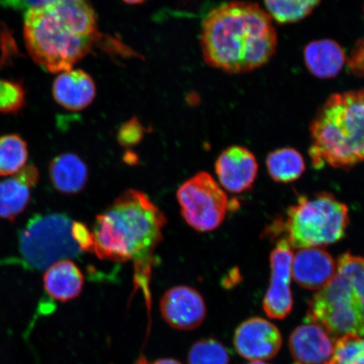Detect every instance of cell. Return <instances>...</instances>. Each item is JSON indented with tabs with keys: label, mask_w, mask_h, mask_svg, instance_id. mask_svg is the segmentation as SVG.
Wrapping results in <instances>:
<instances>
[{
	"label": "cell",
	"mask_w": 364,
	"mask_h": 364,
	"mask_svg": "<svg viewBox=\"0 0 364 364\" xmlns=\"http://www.w3.org/2000/svg\"><path fill=\"white\" fill-rule=\"evenodd\" d=\"M215 172L221 186L232 193H244L252 188L258 173V163L247 148L235 145L220 154Z\"/></svg>",
	"instance_id": "cell-12"
},
{
	"label": "cell",
	"mask_w": 364,
	"mask_h": 364,
	"mask_svg": "<svg viewBox=\"0 0 364 364\" xmlns=\"http://www.w3.org/2000/svg\"><path fill=\"white\" fill-rule=\"evenodd\" d=\"M26 141L18 134L0 136V176L15 175L28 159Z\"/></svg>",
	"instance_id": "cell-21"
},
{
	"label": "cell",
	"mask_w": 364,
	"mask_h": 364,
	"mask_svg": "<svg viewBox=\"0 0 364 364\" xmlns=\"http://www.w3.org/2000/svg\"><path fill=\"white\" fill-rule=\"evenodd\" d=\"M248 364H267V363H264L262 361H252V363H250Z\"/></svg>",
	"instance_id": "cell-32"
},
{
	"label": "cell",
	"mask_w": 364,
	"mask_h": 364,
	"mask_svg": "<svg viewBox=\"0 0 364 364\" xmlns=\"http://www.w3.org/2000/svg\"><path fill=\"white\" fill-rule=\"evenodd\" d=\"M144 136V127L139 121L134 117L121 127L118 140L124 146H131L140 142Z\"/></svg>",
	"instance_id": "cell-26"
},
{
	"label": "cell",
	"mask_w": 364,
	"mask_h": 364,
	"mask_svg": "<svg viewBox=\"0 0 364 364\" xmlns=\"http://www.w3.org/2000/svg\"><path fill=\"white\" fill-rule=\"evenodd\" d=\"M53 1L56 0H0V6L13 10L28 11L31 9L43 6Z\"/></svg>",
	"instance_id": "cell-29"
},
{
	"label": "cell",
	"mask_w": 364,
	"mask_h": 364,
	"mask_svg": "<svg viewBox=\"0 0 364 364\" xmlns=\"http://www.w3.org/2000/svg\"><path fill=\"white\" fill-rule=\"evenodd\" d=\"M272 18L257 4L230 1L205 18L201 33L204 61L229 74L261 68L274 56L277 35Z\"/></svg>",
	"instance_id": "cell-1"
},
{
	"label": "cell",
	"mask_w": 364,
	"mask_h": 364,
	"mask_svg": "<svg viewBox=\"0 0 364 364\" xmlns=\"http://www.w3.org/2000/svg\"><path fill=\"white\" fill-rule=\"evenodd\" d=\"M289 347L294 364H326L333 354L335 343L322 326L306 322L292 332Z\"/></svg>",
	"instance_id": "cell-13"
},
{
	"label": "cell",
	"mask_w": 364,
	"mask_h": 364,
	"mask_svg": "<svg viewBox=\"0 0 364 364\" xmlns=\"http://www.w3.org/2000/svg\"><path fill=\"white\" fill-rule=\"evenodd\" d=\"M348 208L327 193L300 197L281 222L268 230L272 237L284 235L293 249L321 247L338 242L349 225Z\"/></svg>",
	"instance_id": "cell-6"
},
{
	"label": "cell",
	"mask_w": 364,
	"mask_h": 364,
	"mask_svg": "<svg viewBox=\"0 0 364 364\" xmlns=\"http://www.w3.org/2000/svg\"><path fill=\"white\" fill-rule=\"evenodd\" d=\"M99 36L97 14L87 0H56L26 12V48L36 65L53 74L72 70Z\"/></svg>",
	"instance_id": "cell-3"
},
{
	"label": "cell",
	"mask_w": 364,
	"mask_h": 364,
	"mask_svg": "<svg viewBox=\"0 0 364 364\" xmlns=\"http://www.w3.org/2000/svg\"><path fill=\"white\" fill-rule=\"evenodd\" d=\"M292 249L288 241L280 239L270 256L271 281L264 297L263 309L268 316L277 320H284L293 308Z\"/></svg>",
	"instance_id": "cell-9"
},
{
	"label": "cell",
	"mask_w": 364,
	"mask_h": 364,
	"mask_svg": "<svg viewBox=\"0 0 364 364\" xmlns=\"http://www.w3.org/2000/svg\"><path fill=\"white\" fill-rule=\"evenodd\" d=\"M73 222L62 213L31 218L19 235L20 252L25 262L36 269L83 252L72 234Z\"/></svg>",
	"instance_id": "cell-7"
},
{
	"label": "cell",
	"mask_w": 364,
	"mask_h": 364,
	"mask_svg": "<svg viewBox=\"0 0 364 364\" xmlns=\"http://www.w3.org/2000/svg\"><path fill=\"white\" fill-rule=\"evenodd\" d=\"M161 316L172 328L192 331L203 324L207 308L201 294L188 286L167 290L159 302Z\"/></svg>",
	"instance_id": "cell-10"
},
{
	"label": "cell",
	"mask_w": 364,
	"mask_h": 364,
	"mask_svg": "<svg viewBox=\"0 0 364 364\" xmlns=\"http://www.w3.org/2000/svg\"><path fill=\"white\" fill-rule=\"evenodd\" d=\"M72 234L76 243L78 244L82 252H92L93 236L84 224L80 222H73Z\"/></svg>",
	"instance_id": "cell-28"
},
{
	"label": "cell",
	"mask_w": 364,
	"mask_h": 364,
	"mask_svg": "<svg viewBox=\"0 0 364 364\" xmlns=\"http://www.w3.org/2000/svg\"><path fill=\"white\" fill-rule=\"evenodd\" d=\"M38 179V169L29 166L23 167L12 178L0 181V218L13 222L25 210L31 190Z\"/></svg>",
	"instance_id": "cell-16"
},
{
	"label": "cell",
	"mask_w": 364,
	"mask_h": 364,
	"mask_svg": "<svg viewBox=\"0 0 364 364\" xmlns=\"http://www.w3.org/2000/svg\"><path fill=\"white\" fill-rule=\"evenodd\" d=\"M43 282L49 296L58 301L67 302L79 297L83 290L85 279L79 267L66 259L49 266Z\"/></svg>",
	"instance_id": "cell-18"
},
{
	"label": "cell",
	"mask_w": 364,
	"mask_h": 364,
	"mask_svg": "<svg viewBox=\"0 0 364 364\" xmlns=\"http://www.w3.org/2000/svg\"><path fill=\"white\" fill-rule=\"evenodd\" d=\"M266 165L271 178L279 183L297 181L306 168L302 154L293 148H282L271 152Z\"/></svg>",
	"instance_id": "cell-20"
},
{
	"label": "cell",
	"mask_w": 364,
	"mask_h": 364,
	"mask_svg": "<svg viewBox=\"0 0 364 364\" xmlns=\"http://www.w3.org/2000/svg\"><path fill=\"white\" fill-rule=\"evenodd\" d=\"M166 223L146 195L127 190L97 217L92 252L102 260L133 262L136 283L147 290L154 253Z\"/></svg>",
	"instance_id": "cell-2"
},
{
	"label": "cell",
	"mask_w": 364,
	"mask_h": 364,
	"mask_svg": "<svg viewBox=\"0 0 364 364\" xmlns=\"http://www.w3.org/2000/svg\"><path fill=\"white\" fill-rule=\"evenodd\" d=\"M347 61L350 72L364 78V36L355 43Z\"/></svg>",
	"instance_id": "cell-27"
},
{
	"label": "cell",
	"mask_w": 364,
	"mask_h": 364,
	"mask_svg": "<svg viewBox=\"0 0 364 364\" xmlns=\"http://www.w3.org/2000/svg\"><path fill=\"white\" fill-rule=\"evenodd\" d=\"M25 101V90L19 83L0 80V112L16 114Z\"/></svg>",
	"instance_id": "cell-25"
},
{
	"label": "cell",
	"mask_w": 364,
	"mask_h": 364,
	"mask_svg": "<svg viewBox=\"0 0 364 364\" xmlns=\"http://www.w3.org/2000/svg\"><path fill=\"white\" fill-rule=\"evenodd\" d=\"M304 58L309 71L318 79L338 76L347 60L341 46L330 39L309 43L304 48Z\"/></svg>",
	"instance_id": "cell-17"
},
{
	"label": "cell",
	"mask_w": 364,
	"mask_h": 364,
	"mask_svg": "<svg viewBox=\"0 0 364 364\" xmlns=\"http://www.w3.org/2000/svg\"><path fill=\"white\" fill-rule=\"evenodd\" d=\"M326 364H364V336H341L336 340L333 354Z\"/></svg>",
	"instance_id": "cell-23"
},
{
	"label": "cell",
	"mask_w": 364,
	"mask_h": 364,
	"mask_svg": "<svg viewBox=\"0 0 364 364\" xmlns=\"http://www.w3.org/2000/svg\"><path fill=\"white\" fill-rule=\"evenodd\" d=\"M49 176L58 192L76 194L81 192L87 183L88 169L76 154H63L50 163Z\"/></svg>",
	"instance_id": "cell-19"
},
{
	"label": "cell",
	"mask_w": 364,
	"mask_h": 364,
	"mask_svg": "<svg viewBox=\"0 0 364 364\" xmlns=\"http://www.w3.org/2000/svg\"><path fill=\"white\" fill-rule=\"evenodd\" d=\"M363 11H364V7H363Z\"/></svg>",
	"instance_id": "cell-33"
},
{
	"label": "cell",
	"mask_w": 364,
	"mask_h": 364,
	"mask_svg": "<svg viewBox=\"0 0 364 364\" xmlns=\"http://www.w3.org/2000/svg\"><path fill=\"white\" fill-rule=\"evenodd\" d=\"M234 346L240 356L248 360H268L279 353L282 336L271 322L262 318H250L236 329Z\"/></svg>",
	"instance_id": "cell-11"
},
{
	"label": "cell",
	"mask_w": 364,
	"mask_h": 364,
	"mask_svg": "<svg viewBox=\"0 0 364 364\" xmlns=\"http://www.w3.org/2000/svg\"><path fill=\"white\" fill-rule=\"evenodd\" d=\"M57 103L68 111L84 110L93 102L97 87L91 76L81 70L61 72L53 86Z\"/></svg>",
	"instance_id": "cell-15"
},
{
	"label": "cell",
	"mask_w": 364,
	"mask_h": 364,
	"mask_svg": "<svg viewBox=\"0 0 364 364\" xmlns=\"http://www.w3.org/2000/svg\"><path fill=\"white\" fill-rule=\"evenodd\" d=\"M229 352L220 341L204 339L196 343L188 354V364H230Z\"/></svg>",
	"instance_id": "cell-24"
},
{
	"label": "cell",
	"mask_w": 364,
	"mask_h": 364,
	"mask_svg": "<svg viewBox=\"0 0 364 364\" xmlns=\"http://www.w3.org/2000/svg\"><path fill=\"white\" fill-rule=\"evenodd\" d=\"M321 0H264L267 13L280 24H291L311 15Z\"/></svg>",
	"instance_id": "cell-22"
},
{
	"label": "cell",
	"mask_w": 364,
	"mask_h": 364,
	"mask_svg": "<svg viewBox=\"0 0 364 364\" xmlns=\"http://www.w3.org/2000/svg\"><path fill=\"white\" fill-rule=\"evenodd\" d=\"M185 221L195 230L213 231L225 220L229 200L211 175L199 172L184 182L176 193Z\"/></svg>",
	"instance_id": "cell-8"
},
{
	"label": "cell",
	"mask_w": 364,
	"mask_h": 364,
	"mask_svg": "<svg viewBox=\"0 0 364 364\" xmlns=\"http://www.w3.org/2000/svg\"><path fill=\"white\" fill-rule=\"evenodd\" d=\"M306 321L320 325L334 338L364 336V257H339L333 279L309 301Z\"/></svg>",
	"instance_id": "cell-5"
},
{
	"label": "cell",
	"mask_w": 364,
	"mask_h": 364,
	"mask_svg": "<svg viewBox=\"0 0 364 364\" xmlns=\"http://www.w3.org/2000/svg\"><path fill=\"white\" fill-rule=\"evenodd\" d=\"M314 167L350 169L364 162V90L330 95L311 124Z\"/></svg>",
	"instance_id": "cell-4"
},
{
	"label": "cell",
	"mask_w": 364,
	"mask_h": 364,
	"mask_svg": "<svg viewBox=\"0 0 364 364\" xmlns=\"http://www.w3.org/2000/svg\"><path fill=\"white\" fill-rule=\"evenodd\" d=\"M124 1L129 4H139L146 1V0H124Z\"/></svg>",
	"instance_id": "cell-31"
},
{
	"label": "cell",
	"mask_w": 364,
	"mask_h": 364,
	"mask_svg": "<svg viewBox=\"0 0 364 364\" xmlns=\"http://www.w3.org/2000/svg\"><path fill=\"white\" fill-rule=\"evenodd\" d=\"M136 364H181L180 362L172 358L158 359L156 361H148L145 358H140Z\"/></svg>",
	"instance_id": "cell-30"
},
{
	"label": "cell",
	"mask_w": 364,
	"mask_h": 364,
	"mask_svg": "<svg viewBox=\"0 0 364 364\" xmlns=\"http://www.w3.org/2000/svg\"><path fill=\"white\" fill-rule=\"evenodd\" d=\"M292 277L302 288L321 290L330 283L336 271V262L321 247L299 249L292 260Z\"/></svg>",
	"instance_id": "cell-14"
}]
</instances>
